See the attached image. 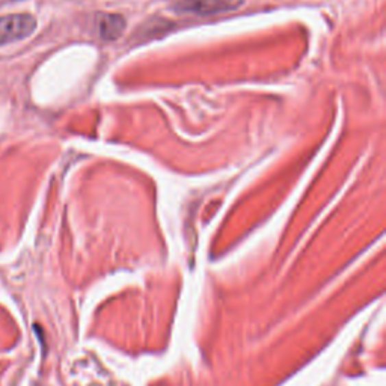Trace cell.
Segmentation results:
<instances>
[{"label": "cell", "mask_w": 386, "mask_h": 386, "mask_svg": "<svg viewBox=\"0 0 386 386\" xmlns=\"http://www.w3.org/2000/svg\"><path fill=\"white\" fill-rule=\"evenodd\" d=\"M36 29V20L29 14H10L0 17V47L26 40Z\"/></svg>", "instance_id": "cell-2"}, {"label": "cell", "mask_w": 386, "mask_h": 386, "mask_svg": "<svg viewBox=\"0 0 386 386\" xmlns=\"http://www.w3.org/2000/svg\"><path fill=\"white\" fill-rule=\"evenodd\" d=\"M125 29V20L117 14H104L98 20V34L106 41L117 40Z\"/></svg>", "instance_id": "cell-3"}, {"label": "cell", "mask_w": 386, "mask_h": 386, "mask_svg": "<svg viewBox=\"0 0 386 386\" xmlns=\"http://www.w3.org/2000/svg\"><path fill=\"white\" fill-rule=\"evenodd\" d=\"M245 0H180L172 10L180 15L208 17V15L236 11Z\"/></svg>", "instance_id": "cell-1"}]
</instances>
